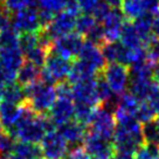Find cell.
Returning <instances> with one entry per match:
<instances>
[{
	"label": "cell",
	"mask_w": 159,
	"mask_h": 159,
	"mask_svg": "<svg viewBox=\"0 0 159 159\" xmlns=\"http://www.w3.org/2000/svg\"><path fill=\"white\" fill-rule=\"evenodd\" d=\"M0 1H2V0H0Z\"/></svg>",
	"instance_id": "48"
},
{
	"label": "cell",
	"mask_w": 159,
	"mask_h": 159,
	"mask_svg": "<svg viewBox=\"0 0 159 159\" xmlns=\"http://www.w3.org/2000/svg\"><path fill=\"white\" fill-rule=\"evenodd\" d=\"M124 24L123 13L117 8H111L109 14L101 22V26L104 32L105 43H116V41L120 38V33Z\"/></svg>",
	"instance_id": "14"
},
{
	"label": "cell",
	"mask_w": 159,
	"mask_h": 159,
	"mask_svg": "<svg viewBox=\"0 0 159 159\" xmlns=\"http://www.w3.org/2000/svg\"><path fill=\"white\" fill-rule=\"evenodd\" d=\"M79 8L84 14H93L101 4V0H77Z\"/></svg>",
	"instance_id": "34"
},
{
	"label": "cell",
	"mask_w": 159,
	"mask_h": 159,
	"mask_svg": "<svg viewBox=\"0 0 159 159\" xmlns=\"http://www.w3.org/2000/svg\"><path fill=\"white\" fill-rule=\"evenodd\" d=\"M13 153L21 159H41L42 151L38 144L25 143V142H15Z\"/></svg>",
	"instance_id": "20"
},
{
	"label": "cell",
	"mask_w": 159,
	"mask_h": 159,
	"mask_svg": "<svg viewBox=\"0 0 159 159\" xmlns=\"http://www.w3.org/2000/svg\"><path fill=\"white\" fill-rule=\"evenodd\" d=\"M24 88L26 94V103L38 115H46V112L49 111L57 98L56 88L54 85L42 82L41 80Z\"/></svg>",
	"instance_id": "2"
},
{
	"label": "cell",
	"mask_w": 159,
	"mask_h": 159,
	"mask_svg": "<svg viewBox=\"0 0 159 159\" xmlns=\"http://www.w3.org/2000/svg\"><path fill=\"white\" fill-rule=\"evenodd\" d=\"M157 118V115L152 109V107L149 102H140L138 110L136 112V119L142 124H146L150 122H153Z\"/></svg>",
	"instance_id": "27"
},
{
	"label": "cell",
	"mask_w": 159,
	"mask_h": 159,
	"mask_svg": "<svg viewBox=\"0 0 159 159\" xmlns=\"http://www.w3.org/2000/svg\"><path fill=\"white\" fill-rule=\"evenodd\" d=\"M49 117L56 126L68 123L75 118V102L73 97L57 96L49 110Z\"/></svg>",
	"instance_id": "13"
},
{
	"label": "cell",
	"mask_w": 159,
	"mask_h": 159,
	"mask_svg": "<svg viewBox=\"0 0 159 159\" xmlns=\"http://www.w3.org/2000/svg\"><path fill=\"white\" fill-rule=\"evenodd\" d=\"M76 19H77V14L69 11H62L59 14L55 15L52 22L43 30L50 39L54 41L59 38L73 33L76 26Z\"/></svg>",
	"instance_id": "11"
},
{
	"label": "cell",
	"mask_w": 159,
	"mask_h": 159,
	"mask_svg": "<svg viewBox=\"0 0 159 159\" xmlns=\"http://www.w3.org/2000/svg\"><path fill=\"white\" fill-rule=\"evenodd\" d=\"M41 151L45 159H66L69 145L57 130L47 132L41 140Z\"/></svg>",
	"instance_id": "9"
},
{
	"label": "cell",
	"mask_w": 159,
	"mask_h": 159,
	"mask_svg": "<svg viewBox=\"0 0 159 159\" xmlns=\"http://www.w3.org/2000/svg\"><path fill=\"white\" fill-rule=\"evenodd\" d=\"M152 33L154 38L159 40V12L157 14H154L152 18Z\"/></svg>",
	"instance_id": "39"
},
{
	"label": "cell",
	"mask_w": 159,
	"mask_h": 159,
	"mask_svg": "<svg viewBox=\"0 0 159 159\" xmlns=\"http://www.w3.org/2000/svg\"><path fill=\"white\" fill-rule=\"evenodd\" d=\"M152 79H153L154 82L159 85V67L156 68V70H154V73H153V77H152Z\"/></svg>",
	"instance_id": "44"
},
{
	"label": "cell",
	"mask_w": 159,
	"mask_h": 159,
	"mask_svg": "<svg viewBox=\"0 0 159 159\" xmlns=\"http://www.w3.org/2000/svg\"><path fill=\"white\" fill-rule=\"evenodd\" d=\"M96 109L97 108H93L89 105L75 104V120L84 126L89 125L93 120Z\"/></svg>",
	"instance_id": "24"
},
{
	"label": "cell",
	"mask_w": 159,
	"mask_h": 159,
	"mask_svg": "<svg viewBox=\"0 0 159 159\" xmlns=\"http://www.w3.org/2000/svg\"><path fill=\"white\" fill-rule=\"evenodd\" d=\"M2 101H6V102H10V103H13V104L16 105H21L22 103L26 102L25 88L22 85H20L18 82L6 84Z\"/></svg>",
	"instance_id": "22"
},
{
	"label": "cell",
	"mask_w": 159,
	"mask_h": 159,
	"mask_svg": "<svg viewBox=\"0 0 159 159\" xmlns=\"http://www.w3.org/2000/svg\"><path fill=\"white\" fill-rule=\"evenodd\" d=\"M83 43H84L83 36H81L77 33H70L66 36L54 40L49 52L66 60L73 61L76 57H79Z\"/></svg>",
	"instance_id": "7"
},
{
	"label": "cell",
	"mask_w": 159,
	"mask_h": 159,
	"mask_svg": "<svg viewBox=\"0 0 159 159\" xmlns=\"http://www.w3.org/2000/svg\"><path fill=\"white\" fill-rule=\"evenodd\" d=\"M104 2L111 8H118V7L122 6L123 0H104Z\"/></svg>",
	"instance_id": "41"
},
{
	"label": "cell",
	"mask_w": 159,
	"mask_h": 159,
	"mask_svg": "<svg viewBox=\"0 0 159 159\" xmlns=\"http://www.w3.org/2000/svg\"><path fill=\"white\" fill-rule=\"evenodd\" d=\"M40 46V40H39V33H25V34H20L19 39V47L22 54L28 53L30 50L36 48Z\"/></svg>",
	"instance_id": "28"
},
{
	"label": "cell",
	"mask_w": 159,
	"mask_h": 159,
	"mask_svg": "<svg viewBox=\"0 0 159 159\" xmlns=\"http://www.w3.org/2000/svg\"><path fill=\"white\" fill-rule=\"evenodd\" d=\"M12 28L19 34L25 33H40L43 30L39 16V11L34 7H28L12 15Z\"/></svg>",
	"instance_id": "8"
},
{
	"label": "cell",
	"mask_w": 159,
	"mask_h": 159,
	"mask_svg": "<svg viewBox=\"0 0 159 159\" xmlns=\"http://www.w3.org/2000/svg\"><path fill=\"white\" fill-rule=\"evenodd\" d=\"M116 123L117 126L112 139L116 153L134 156V153L145 145L143 124L132 116L116 118Z\"/></svg>",
	"instance_id": "1"
},
{
	"label": "cell",
	"mask_w": 159,
	"mask_h": 159,
	"mask_svg": "<svg viewBox=\"0 0 159 159\" xmlns=\"http://www.w3.org/2000/svg\"><path fill=\"white\" fill-rule=\"evenodd\" d=\"M134 159H159V149L145 144L134 153Z\"/></svg>",
	"instance_id": "33"
},
{
	"label": "cell",
	"mask_w": 159,
	"mask_h": 159,
	"mask_svg": "<svg viewBox=\"0 0 159 159\" xmlns=\"http://www.w3.org/2000/svg\"><path fill=\"white\" fill-rule=\"evenodd\" d=\"M149 103L151 104V107H152V109L154 110V112H156V115L159 117V95L157 96V97H154V98H152L151 101H149Z\"/></svg>",
	"instance_id": "40"
},
{
	"label": "cell",
	"mask_w": 159,
	"mask_h": 159,
	"mask_svg": "<svg viewBox=\"0 0 159 159\" xmlns=\"http://www.w3.org/2000/svg\"><path fill=\"white\" fill-rule=\"evenodd\" d=\"M71 67V61L49 52L45 65L41 69L40 80L50 85H54L55 83L59 84L61 82H65V80L69 77Z\"/></svg>",
	"instance_id": "3"
},
{
	"label": "cell",
	"mask_w": 159,
	"mask_h": 159,
	"mask_svg": "<svg viewBox=\"0 0 159 159\" xmlns=\"http://www.w3.org/2000/svg\"><path fill=\"white\" fill-rule=\"evenodd\" d=\"M5 87H6V83L2 81V80H0V101H2V96H4Z\"/></svg>",
	"instance_id": "43"
},
{
	"label": "cell",
	"mask_w": 159,
	"mask_h": 159,
	"mask_svg": "<svg viewBox=\"0 0 159 159\" xmlns=\"http://www.w3.org/2000/svg\"><path fill=\"white\" fill-rule=\"evenodd\" d=\"M41 159H42V158H41Z\"/></svg>",
	"instance_id": "49"
},
{
	"label": "cell",
	"mask_w": 159,
	"mask_h": 159,
	"mask_svg": "<svg viewBox=\"0 0 159 159\" xmlns=\"http://www.w3.org/2000/svg\"><path fill=\"white\" fill-rule=\"evenodd\" d=\"M154 124H156V126H157V129L159 131V117H157V118L154 119Z\"/></svg>",
	"instance_id": "46"
},
{
	"label": "cell",
	"mask_w": 159,
	"mask_h": 159,
	"mask_svg": "<svg viewBox=\"0 0 159 159\" xmlns=\"http://www.w3.org/2000/svg\"><path fill=\"white\" fill-rule=\"evenodd\" d=\"M115 159H134V156H131V154H125V153H116Z\"/></svg>",
	"instance_id": "42"
},
{
	"label": "cell",
	"mask_w": 159,
	"mask_h": 159,
	"mask_svg": "<svg viewBox=\"0 0 159 159\" xmlns=\"http://www.w3.org/2000/svg\"><path fill=\"white\" fill-rule=\"evenodd\" d=\"M142 1L148 14L154 15L159 12V0H142Z\"/></svg>",
	"instance_id": "37"
},
{
	"label": "cell",
	"mask_w": 159,
	"mask_h": 159,
	"mask_svg": "<svg viewBox=\"0 0 159 159\" xmlns=\"http://www.w3.org/2000/svg\"><path fill=\"white\" fill-rule=\"evenodd\" d=\"M102 76L116 96H120L128 91L130 82V69L128 66L115 62L108 63L102 71Z\"/></svg>",
	"instance_id": "4"
},
{
	"label": "cell",
	"mask_w": 159,
	"mask_h": 159,
	"mask_svg": "<svg viewBox=\"0 0 159 159\" xmlns=\"http://www.w3.org/2000/svg\"><path fill=\"white\" fill-rule=\"evenodd\" d=\"M40 75H41V69L39 67H36L28 61H24L16 75V82L22 87H27L40 81Z\"/></svg>",
	"instance_id": "18"
},
{
	"label": "cell",
	"mask_w": 159,
	"mask_h": 159,
	"mask_svg": "<svg viewBox=\"0 0 159 159\" xmlns=\"http://www.w3.org/2000/svg\"><path fill=\"white\" fill-rule=\"evenodd\" d=\"M24 63V54L20 47L0 48V65L2 69V79L6 84L16 81L18 71Z\"/></svg>",
	"instance_id": "6"
},
{
	"label": "cell",
	"mask_w": 159,
	"mask_h": 159,
	"mask_svg": "<svg viewBox=\"0 0 159 159\" xmlns=\"http://www.w3.org/2000/svg\"><path fill=\"white\" fill-rule=\"evenodd\" d=\"M120 45L125 48H138V47H144L142 41L139 39L137 32L134 30V22L128 21L123 26V30L120 33Z\"/></svg>",
	"instance_id": "19"
},
{
	"label": "cell",
	"mask_w": 159,
	"mask_h": 159,
	"mask_svg": "<svg viewBox=\"0 0 159 159\" xmlns=\"http://www.w3.org/2000/svg\"><path fill=\"white\" fill-rule=\"evenodd\" d=\"M15 140L14 138L5 131H0V157L5 158L13 153Z\"/></svg>",
	"instance_id": "30"
},
{
	"label": "cell",
	"mask_w": 159,
	"mask_h": 159,
	"mask_svg": "<svg viewBox=\"0 0 159 159\" xmlns=\"http://www.w3.org/2000/svg\"><path fill=\"white\" fill-rule=\"evenodd\" d=\"M120 12L130 21L131 20L134 21L140 16L148 14L142 0H123L120 6Z\"/></svg>",
	"instance_id": "21"
},
{
	"label": "cell",
	"mask_w": 159,
	"mask_h": 159,
	"mask_svg": "<svg viewBox=\"0 0 159 159\" xmlns=\"http://www.w3.org/2000/svg\"><path fill=\"white\" fill-rule=\"evenodd\" d=\"M48 53H49V49H47L42 46H38L36 48L30 50L28 53H26V61L33 63V65L39 67V68H42L43 65H45L46 60H47Z\"/></svg>",
	"instance_id": "25"
},
{
	"label": "cell",
	"mask_w": 159,
	"mask_h": 159,
	"mask_svg": "<svg viewBox=\"0 0 159 159\" xmlns=\"http://www.w3.org/2000/svg\"><path fill=\"white\" fill-rule=\"evenodd\" d=\"M101 49H102V54L108 63L118 62L120 50H122L120 43L119 45L118 43H104L101 46Z\"/></svg>",
	"instance_id": "29"
},
{
	"label": "cell",
	"mask_w": 159,
	"mask_h": 159,
	"mask_svg": "<svg viewBox=\"0 0 159 159\" xmlns=\"http://www.w3.org/2000/svg\"><path fill=\"white\" fill-rule=\"evenodd\" d=\"M4 159H21V158H20V157H18L16 154L12 153V154H10V156H7V157H5Z\"/></svg>",
	"instance_id": "45"
},
{
	"label": "cell",
	"mask_w": 159,
	"mask_h": 159,
	"mask_svg": "<svg viewBox=\"0 0 159 159\" xmlns=\"http://www.w3.org/2000/svg\"><path fill=\"white\" fill-rule=\"evenodd\" d=\"M62 1H63L65 11H69V12L75 13V14H79L80 8L79 4H77V0H62Z\"/></svg>",
	"instance_id": "38"
},
{
	"label": "cell",
	"mask_w": 159,
	"mask_h": 159,
	"mask_svg": "<svg viewBox=\"0 0 159 159\" xmlns=\"http://www.w3.org/2000/svg\"><path fill=\"white\" fill-rule=\"evenodd\" d=\"M20 116V105L0 101V128L10 134L13 131Z\"/></svg>",
	"instance_id": "17"
},
{
	"label": "cell",
	"mask_w": 159,
	"mask_h": 159,
	"mask_svg": "<svg viewBox=\"0 0 159 159\" xmlns=\"http://www.w3.org/2000/svg\"><path fill=\"white\" fill-rule=\"evenodd\" d=\"M66 159H91V158H90L89 154L87 153V151L83 149V146H80V148L71 149V151L68 153Z\"/></svg>",
	"instance_id": "36"
},
{
	"label": "cell",
	"mask_w": 159,
	"mask_h": 159,
	"mask_svg": "<svg viewBox=\"0 0 159 159\" xmlns=\"http://www.w3.org/2000/svg\"><path fill=\"white\" fill-rule=\"evenodd\" d=\"M116 126L117 123L114 112L105 109L104 107H98L95 111L91 123L89 124V132L112 142Z\"/></svg>",
	"instance_id": "5"
},
{
	"label": "cell",
	"mask_w": 159,
	"mask_h": 159,
	"mask_svg": "<svg viewBox=\"0 0 159 159\" xmlns=\"http://www.w3.org/2000/svg\"><path fill=\"white\" fill-rule=\"evenodd\" d=\"M60 134L65 138V140L68 143L69 148H80L83 145V142L87 136L85 126L80 124L76 120H70L66 124L59 126Z\"/></svg>",
	"instance_id": "15"
},
{
	"label": "cell",
	"mask_w": 159,
	"mask_h": 159,
	"mask_svg": "<svg viewBox=\"0 0 159 159\" xmlns=\"http://www.w3.org/2000/svg\"><path fill=\"white\" fill-rule=\"evenodd\" d=\"M79 59L87 62L91 67H94L99 73H102L107 66V61L102 54L101 47L90 41H84L79 54Z\"/></svg>",
	"instance_id": "16"
},
{
	"label": "cell",
	"mask_w": 159,
	"mask_h": 159,
	"mask_svg": "<svg viewBox=\"0 0 159 159\" xmlns=\"http://www.w3.org/2000/svg\"><path fill=\"white\" fill-rule=\"evenodd\" d=\"M0 131H2V129H1V128H0Z\"/></svg>",
	"instance_id": "47"
},
{
	"label": "cell",
	"mask_w": 159,
	"mask_h": 159,
	"mask_svg": "<svg viewBox=\"0 0 159 159\" xmlns=\"http://www.w3.org/2000/svg\"><path fill=\"white\" fill-rule=\"evenodd\" d=\"M98 25V22L96 21V19L94 18V15L91 14H83L79 16L76 19V26L75 30H77L76 33L80 34L81 36H87L91 30H94L96 26Z\"/></svg>",
	"instance_id": "23"
},
{
	"label": "cell",
	"mask_w": 159,
	"mask_h": 159,
	"mask_svg": "<svg viewBox=\"0 0 159 159\" xmlns=\"http://www.w3.org/2000/svg\"><path fill=\"white\" fill-rule=\"evenodd\" d=\"M36 5L40 11H45L53 15L59 14L65 8L62 0H36Z\"/></svg>",
	"instance_id": "31"
},
{
	"label": "cell",
	"mask_w": 159,
	"mask_h": 159,
	"mask_svg": "<svg viewBox=\"0 0 159 159\" xmlns=\"http://www.w3.org/2000/svg\"><path fill=\"white\" fill-rule=\"evenodd\" d=\"M20 34L14 28H7V30L0 32V48H12V47H19Z\"/></svg>",
	"instance_id": "26"
},
{
	"label": "cell",
	"mask_w": 159,
	"mask_h": 159,
	"mask_svg": "<svg viewBox=\"0 0 159 159\" xmlns=\"http://www.w3.org/2000/svg\"><path fill=\"white\" fill-rule=\"evenodd\" d=\"M12 13L8 12L5 7H0V32L12 27Z\"/></svg>",
	"instance_id": "35"
},
{
	"label": "cell",
	"mask_w": 159,
	"mask_h": 159,
	"mask_svg": "<svg viewBox=\"0 0 159 159\" xmlns=\"http://www.w3.org/2000/svg\"><path fill=\"white\" fill-rule=\"evenodd\" d=\"M36 0H4V7L11 13H15L28 7H34Z\"/></svg>",
	"instance_id": "32"
},
{
	"label": "cell",
	"mask_w": 159,
	"mask_h": 159,
	"mask_svg": "<svg viewBox=\"0 0 159 159\" xmlns=\"http://www.w3.org/2000/svg\"><path fill=\"white\" fill-rule=\"evenodd\" d=\"M71 93L75 104H84L93 108L101 107L96 91V77L71 84Z\"/></svg>",
	"instance_id": "12"
},
{
	"label": "cell",
	"mask_w": 159,
	"mask_h": 159,
	"mask_svg": "<svg viewBox=\"0 0 159 159\" xmlns=\"http://www.w3.org/2000/svg\"><path fill=\"white\" fill-rule=\"evenodd\" d=\"M83 149L91 159H115L116 157V149L112 142L101 138L89 131L83 142Z\"/></svg>",
	"instance_id": "10"
}]
</instances>
